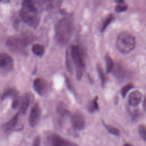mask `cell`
Here are the masks:
<instances>
[{"label": "cell", "mask_w": 146, "mask_h": 146, "mask_svg": "<svg viewBox=\"0 0 146 146\" xmlns=\"http://www.w3.org/2000/svg\"><path fill=\"white\" fill-rule=\"evenodd\" d=\"M47 0H23L20 16L29 26L36 28L40 22V12L46 8Z\"/></svg>", "instance_id": "obj_1"}, {"label": "cell", "mask_w": 146, "mask_h": 146, "mask_svg": "<svg viewBox=\"0 0 146 146\" xmlns=\"http://www.w3.org/2000/svg\"><path fill=\"white\" fill-rule=\"evenodd\" d=\"M73 30L72 18L66 17L60 19L55 28V37L57 43L62 46L66 45L72 36Z\"/></svg>", "instance_id": "obj_2"}, {"label": "cell", "mask_w": 146, "mask_h": 146, "mask_svg": "<svg viewBox=\"0 0 146 146\" xmlns=\"http://www.w3.org/2000/svg\"><path fill=\"white\" fill-rule=\"evenodd\" d=\"M69 48L72 63L76 68V78L78 80H80L86 68L83 51L78 44L72 45Z\"/></svg>", "instance_id": "obj_3"}, {"label": "cell", "mask_w": 146, "mask_h": 146, "mask_svg": "<svg viewBox=\"0 0 146 146\" xmlns=\"http://www.w3.org/2000/svg\"><path fill=\"white\" fill-rule=\"evenodd\" d=\"M135 44L134 36L127 32H122L117 37L116 47L122 54H127L132 51L135 48Z\"/></svg>", "instance_id": "obj_4"}, {"label": "cell", "mask_w": 146, "mask_h": 146, "mask_svg": "<svg viewBox=\"0 0 146 146\" xmlns=\"http://www.w3.org/2000/svg\"><path fill=\"white\" fill-rule=\"evenodd\" d=\"M31 40L29 36H14L9 38L7 44L12 50L21 52L25 51Z\"/></svg>", "instance_id": "obj_5"}, {"label": "cell", "mask_w": 146, "mask_h": 146, "mask_svg": "<svg viewBox=\"0 0 146 146\" xmlns=\"http://www.w3.org/2000/svg\"><path fill=\"white\" fill-rule=\"evenodd\" d=\"M47 142L50 145L52 146H69L75 145L55 133L51 134L47 137Z\"/></svg>", "instance_id": "obj_6"}, {"label": "cell", "mask_w": 146, "mask_h": 146, "mask_svg": "<svg viewBox=\"0 0 146 146\" xmlns=\"http://www.w3.org/2000/svg\"><path fill=\"white\" fill-rule=\"evenodd\" d=\"M13 68V60L6 53L0 54V70L3 72L10 71Z\"/></svg>", "instance_id": "obj_7"}, {"label": "cell", "mask_w": 146, "mask_h": 146, "mask_svg": "<svg viewBox=\"0 0 146 146\" xmlns=\"http://www.w3.org/2000/svg\"><path fill=\"white\" fill-rule=\"evenodd\" d=\"M41 110L38 103H35L31 108L29 117V123L31 127H35L40 120Z\"/></svg>", "instance_id": "obj_8"}, {"label": "cell", "mask_w": 146, "mask_h": 146, "mask_svg": "<svg viewBox=\"0 0 146 146\" xmlns=\"http://www.w3.org/2000/svg\"><path fill=\"white\" fill-rule=\"evenodd\" d=\"M71 121L73 127L78 130H82L85 127V119L82 113L80 112L77 111L72 114Z\"/></svg>", "instance_id": "obj_9"}, {"label": "cell", "mask_w": 146, "mask_h": 146, "mask_svg": "<svg viewBox=\"0 0 146 146\" xmlns=\"http://www.w3.org/2000/svg\"><path fill=\"white\" fill-rule=\"evenodd\" d=\"M33 88L35 92L40 96L44 95L47 91V83L41 78H36L33 82Z\"/></svg>", "instance_id": "obj_10"}, {"label": "cell", "mask_w": 146, "mask_h": 146, "mask_svg": "<svg viewBox=\"0 0 146 146\" xmlns=\"http://www.w3.org/2000/svg\"><path fill=\"white\" fill-rule=\"evenodd\" d=\"M142 94L139 91L132 92L128 97V104L132 107H137L141 102Z\"/></svg>", "instance_id": "obj_11"}, {"label": "cell", "mask_w": 146, "mask_h": 146, "mask_svg": "<svg viewBox=\"0 0 146 146\" xmlns=\"http://www.w3.org/2000/svg\"><path fill=\"white\" fill-rule=\"evenodd\" d=\"M112 71L113 72V76L119 80H123L124 78H125L127 74V71L121 65L119 64H117L115 66L114 64Z\"/></svg>", "instance_id": "obj_12"}, {"label": "cell", "mask_w": 146, "mask_h": 146, "mask_svg": "<svg viewBox=\"0 0 146 146\" xmlns=\"http://www.w3.org/2000/svg\"><path fill=\"white\" fill-rule=\"evenodd\" d=\"M30 103V96L26 94L21 98L19 103V112L22 114H25L29 108Z\"/></svg>", "instance_id": "obj_13"}, {"label": "cell", "mask_w": 146, "mask_h": 146, "mask_svg": "<svg viewBox=\"0 0 146 146\" xmlns=\"http://www.w3.org/2000/svg\"><path fill=\"white\" fill-rule=\"evenodd\" d=\"M19 118V114L16 113L10 120H9L7 123L4 125L3 128L5 132L6 133H9L11 132L16 126Z\"/></svg>", "instance_id": "obj_14"}, {"label": "cell", "mask_w": 146, "mask_h": 146, "mask_svg": "<svg viewBox=\"0 0 146 146\" xmlns=\"http://www.w3.org/2000/svg\"><path fill=\"white\" fill-rule=\"evenodd\" d=\"M18 92L17 90L14 88H9L5 90L3 92L1 95V99L4 100L8 98H15L18 96Z\"/></svg>", "instance_id": "obj_15"}, {"label": "cell", "mask_w": 146, "mask_h": 146, "mask_svg": "<svg viewBox=\"0 0 146 146\" xmlns=\"http://www.w3.org/2000/svg\"><path fill=\"white\" fill-rule=\"evenodd\" d=\"M56 112L61 117H64L70 114V111L68 110L66 105L62 102H60L57 105Z\"/></svg>", "instance_id": "obj_16"}, {"label": "cell", "mask_w": 146, "mask_h": 146, "mask_svg": "<svg viewBox=\"0 0 146 146\" xmlns=\"http://www.w3.org/2000/svg\"><path fill=\"white\" fill-rule=\"evenodd\" d=\"M32 51L35 55L41 57L45 53V48L44 46L41 44L35 43L34 44L32 47Z\"/></svg>", "instance_id": "obj_17"}, {"label": "cell", "mask_w": 146, "mask_h": 146, "mask_svg": "<svg viewBox=\"0 0 146 146\" xmlns=\"http://www.w3.org/2000/svg\"><path fill=\"white\" fill-rule=\"evenodd\" d=\"M97 71L98 72V75L99 76L100 78V80L101 82V85L102 86V87H104V86L106 84V83L107 82V77L106 76L102 67H101V66H100L99 64L97 65Z\"/></svg>", "instance_id": "obj_18"}, {"label": "cell", "mask_w": 146, "mask_h": 146, "mask_svg": "<svg viewBox=\"0 0 146 146\" xmlns=\"http://www.w3.org/2000/svg\"><path fill=\"white\" fill-rule=\"evenodd\" d=\"M105 62H106V70L107 73H110L112 71L114 66V62L111 56L107 54L105 55Z\"/></svg>", "instance_id": "obj_19"}, {"label": "cell", "mask_w": 146, "mask_h": 146, "mask_svg": "<svg viewBox=\"0 0 146 146\" xmlns=\"http://www.w3.org/2000/svg\"><path fill=\"white\" fill-rule=\"evenodd\" d=\"M98 96H96L93 99L90 103L88 106V110L90 112H94L98 111L99 109V104H98Z\"/></svg>", "instance_id": "obj_20"}, {"label": "cell", "mask_w": 146, "mask_h": 146, "mask_svg": "<svg viewBox=\"0 0 146 146\" xmlns=\"http://www.w3.org/2000/svg\"><path fill=\"white\" fill-rule=\"evenodd\" d=\"M66 66L68 71L70 72V74H72L73 71V66H72V62L70 52V48H68L66 51Z\"/></svg>", "instance_id": "obj_21"}, {"label": "cell", "mask_w": 146, "mask_h": 146, "mask_svg": "<svg viewBox=\"0 0 146 146\" xmlns=\"http://www.w3.org/2000/svg\"><path fill=\"white\" fill-rule=\"evenodd\" d=\"M114 19V17L113 15V14H110L106 18V19L104 21L102 26L100 28V33H103L107 28V27L108 26V25L112 22V21Z\"/></svg>", "instance_id": "obj_22"}, {"label": "cell", "mask_w": 146, "mask_h": 146, "mask_svg": "<svg viewBox=\"0 0 146 146\" xmlns=\"http://www.w3.org/2000/svg\"><path fill=\"white\" fill-rule=\"evenodd\" d=\"M103 124L109 133H110L113 135L117 136L120 135V131L116 127H115L113 125H111L107 124L104 122L103 123Z\"/></svg>", "instance_id": "obj_23"}, {"label": "cell", "mask_w": 146, "mask_h": 146, "mask_svg": "<svg viewBox=\"0 0 146 146\" xmlns=\"http://www.w3.org/2000/svg\"><path fill=\"white\" fill-rule=\"evenodd\" d=\"M134 87V86L133 84L132 83H128L127 84H125V86H124L121 89V95L122 96L123 98H125L128 93V92L131 90V89H132Z\"/></svg>", "instance_id": "obj_24"}, {"label": "cell", "mask_w": 146, "mask_h": 146, "mask_svg": "<svg viewBox=\"0 0 146 146\" xmlns=\"http://www.w3.org/2000/svg\"><path fill=\"white\" fill-rule=\"evenodd\" d=\"M138 132L141 138L144 141H146V132L145 127L143 124H140L138 127Z\"/></svg>", "instance_id": "obj_25"}, {"label": "cell", "mask_w": 146, "mask_h": 146, "mask_svg": "<svg viewBox=\"0 0 146 146\" xmlns=\"http://www.w3.org/2000/svg\"><path fill=\"white\" fill-rule=\"evenodd\" d=\"M128 7L127 5L123 4H119L115 7V11L117 13H121L127 10Z\"/></svg>", "instance_id": "obj_26"}, {"label": "cell", "mask_w": 146, "mask_h": 146, "mask_svg": "<svg viewBox=\"0 0 146 146\" xmlns=\"http://www.w3.org/2000/svg\"><path fill=\"white\" fill-rule=\"evenodd\" d=\"M20 100H21V98L18 96V95L13 98V100L12 105H11L12 108L13 109H15L19 106V103H20Z\"/></svg>", "instance_id": "obj_27"}, {"label": "cell", "mask_w": 146, "mask_h": 146, "mask_svg": "<svg viewBox=\"0 0 146 146\" xmlns=\"http://www.w3.org/2000/svg\"><path fill=\"white\" fill-rule=\"evenodd\" d=\"M66 85H67V87L68 89L70 91H71L73 94H75V90H74V87H73L71 83V81H70V79L67 76H66Z\"/></svg>", "instance_id": "obj_28"}, {"label": "cell", "mask_w": 146, "mask_h": 146, "mask_svg": "<svg viewBox=\"0 0 146 146\" xmlns=\"http://www.w3.org/2000/svg\"><path fill=\"white\" fill-rule=\"evenodd\" d=\"M63 2V0H50V3L52 6L55 7L59 6Z\"/></svg>", "instance_id": "obj_29"}, {"label": "cell", "mask_w": 146, "mask_h": 146, "mask_svg": "<svg viewBox=\"0 0 146 146\" xmlns=\"http://www.w3.org/2000/svg\"><path fill=\"white\" fill-rule=\"evenodd\" d=\"M139 115H140V113L138 111H135L132 112L131 113V117H132V119L133 120H136L137 118H138Z\"/></svg>", "instance_id": "obj_30"}, {"label": "cell", "mask_w": 146, "mask_h": 146, "mask_svg": "<svg viewBox=\"0 0 146 146\" xmlns=\"http://www.w3.org/2000/svg\"><path fill=\"white\" fill-rule=\"evenodd\" d=\"M40 137L39 136H37L35 139L34 140V143H33V145L34 146H38L40 145Z\"/></svg>", "instance_id": "obj_31"}, {"label": "cell", "mask_w": 146, "mask_h": 146, "mask_svg": "<svg viewBox=\"0 0 146 146\" xmlns=\"http://www.w3.org/2000/svg\"><path fill=\"white\" fill-rule=\"evenodd\" d=\"M143 108H144V110H145V98H144V100H143Z\"/></svg>", "instance_id": "obj_32"}, {"label": "cell", "mask_w": 146, "mask_h": 146, "mask_svg": "<svg viewBox=\"0 0 146 146\" xmlns=\"http://www.w3.org/2000/svg\"><path fill=\"white\" fill-rule=\"evenodd\" d=\"M124 145H132L131 144H128V143H126V144H124Z\"/></svg>", "instance_id": "obj_33"}, {"label": "cell", "mask_w": 146, "mask_h": 146, "mask_svg": "<svg viewBox=\"0 0 146 146\" xmlns=\"http://www.w3.org/2000/svg\"><path fill=\"white\" fill-rule=\"evenodd\" d=\"M0 1H1V0H0Z\"/></svg>", "instance_id": "obj_34"}]
</instances>
